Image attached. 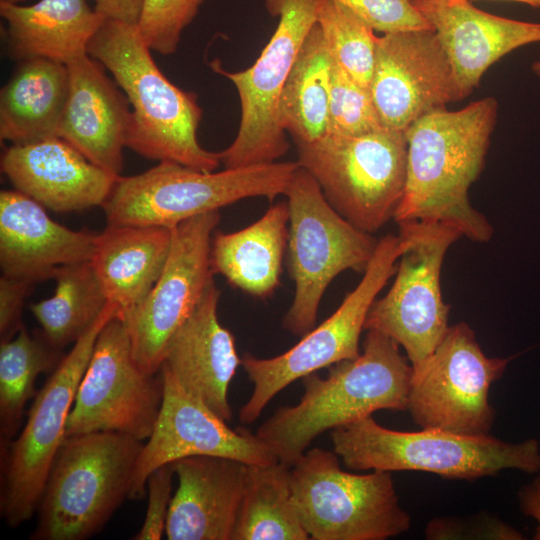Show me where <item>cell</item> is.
Returning a JSON list of instances; mask_svg holds the SVG:
<instances>
[{
    "label": "cell",
    "instance_id": "13",
    "mask_svg": "<svg viewBox=\"0 0 540 540\" xmlns=\"http://www.w3.org/2000/svg\"><path fill=\"white\" fill-rule=\"evenodd\" d=\"M278 24L255 63L248 69L227 72L212 65L235 86L241 120L233 142L219 152L224 168L276 162L289 149L279 123L282 90L297 54L316 24L317 0H264Z\"/></svg>",
    "mask_w": 540,
    "mask_h": 540
},
{
    "label": "cell",
    "instance_id": "8",
    "mask_svg": "<svg viewBox=\"0 0 540 540\" xmlns=\"http://www.w3.org/2000/svg\"><path fill=\"white\" fill-rule=\"evenodd\" d=\"M285 196L289 208L288 265L295 292L283 328L302 337L315 327L330 283L346 270L364 273L378 240L342 217L316 180L300 166Z\"/></svg>",
    "mask_w": 540,
    "mask_h": 540
},
{
    "label": "cell",
    "instance_id": "3",
    "mask_svg": "<svg viewBox=\"0 0 540 540\" xmlns=\"http://www.w3.org/2000/svg\"><path fill=\"white\" fill-rule=\"evenodd\" d=\"M137 25L105 19L88 54L108 70L132 107L125 145L151 160L211 172L219 153L197 137L202 109L197 95L174 85L155 63Z\"/></svg>",
    "mask_w": 540,
    "mask_h": 540
},
{
    "label": "cell",
    "instance_id": "39",
    "mask_svg": "<svg viewBox=\"0 0 540 540\" xmlns=\"http://www.w3.org/2000/svg\"><path fill=\"white\" fill-rule=\"evenodd\" d=\"M34 283L2 275L0 278V339L13 338L22 328L21 314L24 302Z\"/></svg>",
    "mask_w": 540,
    "mask_h": 540
},
{
    "label": "cell",
    "instance_id": "32",
    "mask_svg": "<svg viewBox=\"0 0 540 540\" xmlns=\"http://www.w3.org/2000/svg\"><path fill=\"white\" fill-rule=\"evenodd\" d=\"M59 349L42 336L31 335L22 326L0 345V443L4 454L15 436L27 401L35 396V381L41 373L60 363Z\"/></svg>",
    "mask_w": 540,
    "mask_h": 540
},
{
    "label": "cell",
    "instance_id": "42",
    "mask_svg": "<svg viewBox=\"0 0 540 540\" xmlns=\"http://www.w3.org/2000/svg\"><path fill=\"white\" fill-rule=\"evenodd\" d=\"M468 1H472V0H468ZM508 1L523 3L533 8L540 9V0H508Z\"/></svg>",
    "mask_w": 540,
    "mask_h": 540
},
{
    "label": "cell",
    "instance_id": "22",
    "mask_svg": "<svg viewBox=\"0 0 540 540\" xmlns=\"http://www.w3.org/2000/svg\"><path fill=\"white\" fill-rule=\"evenodd\" d=\"M97 234L52 220L44 207L17 190L0 193L2 275L38 283L64 267L90 261Z\"/></svg>",
    "mask_w": 540,
    "mask_h": 540
},
{
    "label": "cell",
    "instance_id": "9",
    "mask_svg": "<svg viewBox=\"0 0 540 540\" xmlns=\"http://www.w3.org/2000/svg\"><path fill=\"white\" fill-rule=\"evenodd\" d=\"M291 489L311 540H386L411 526L391 472H346L335 452L307 450L291 467Z\"/></svg>",
    "mask_w": 540,
    "mask_h": 540
},
{
    "label": "cell",
    "instance_id": "25",
    "mask_svg": "<svg viewBox=\"0 0 540 540\" xmlns=\"http://www.w3.org/2000/svg\"><path fill=\"white\" fill-rule=\"evenodd\" d=\"M0 14L7 23L12 59L44 58L65 65L88 53L106 19L87 0H39L32 5L0 1Z\"/></svg>",
    "mask_w": 540,
    "mask_h": 540
},
{
    "label": "cell",
    "instance_id": "14",
    "mask_svg": "<svg viewBox=\"0 0 540 540\" xmlns=\"http://www.w3.org/2000/svg\"><path fill=\"white\" fill-rule=\"evenodd\" d=\"M508 362L485 355L466 322L449 326L431 356L413 370L407 406L413 421L456 434H489L496 417L490 387Z\"/></svg>",
    "mask_w": 540,
    "mask_h": 540
},
{
    "label": "cell",
    "instance_id": "33",
    "mask_svg": "<svg viewBox=\"0 0 540 540\" xmlns=\"http://www.w3.org/2000/svg\"><path fill=\"white\" fill-rule=\"evenodd\" d=\"M316 24L333 61L369 87L377 39L374 30L335 0H317Z\"/></svg>",
    "mask_w": 540,
    "mask_h": 540
},
{
    "label": "cell",
    "instance_id": "29",
    "mask_svg": "<svg viewBox=\"0 0 540 540\" xmlns=\"http://www.w3.org/2000/svg\"><path fill=\"white\" fill-rule=\"evenodd\" d=\"M333 59L320 27L306 36L279 102V123L295 143L327 133Z\"/></svg>",
    "mask_w": 540,
    "mask_h": 540
},
{
    "label": "cell",
    "instance_id": "12",
    "mask_svg": "<svg viewBox=\"0 0 540 540\" xmlns=\"http://www.w3.org/2000/svg\"><path fill=\"white\" fill-rule=\"evenodd\" d=\"M400 254L398 235L390 233L378 239L361 281L327 319L282 354L271 358L250 353L242 356L241 366L253 383V390L240 409L241 423L255 422L272 398L297 379L359 356L360 336L369 310L395 274Z\"/></svg>",
    "mask_w": 540,
    "mask_h": 540
},
{
    "label": "cell",
    "instance_id": "20",
    "mask_svg": "<svg viewBox=\"0 0 540 540\" xmlns=\"http://www.w3.org/2000/svg\"><path fill=\"white\" fill-rule=\"evenodd\" d=\"M1 171L15 190L60 213L102 207L118 178L60 137L11 145Z\"/></svg>",
    "mask_w": 540,
    "mask_h": 540
},
{
    "label": "cell",
    "instance_id": "41",
    "mask_svg": "<svg viewBox=\"0 0 540 540\" xmlns=\"http://www.w3.org/2000/svg\"><path fill=\"white\" fill-rule=\"evenodd\" d=\"M517 500L522 514L536 521L533 539L540 540V469L531 482L519 488Z\"/></svg>",
    "mask_w": 540,
    "mask_h": 540
},
{
    "label": "cell",
    "instance_id": "24",
    "mask_svg": "<svg viewBox=\"0 0 540 540\" xmlns=\"http://www.w3.org/2000/svg\"><path fill=\"white\" fill-rule=\"evenodd\" d=\"M178 479L165 535L169 540H231L245 482L246 464L196 455L173 462Z\"/></svg>",
    "mask_w": 540,
    "mask_h": 540
},
{
    "label": "cell",
    "instance_id": "38",
    "mask_svg": "<svg viewBox=\"0 0 540 540\" xmlns=\"http://www.w3.org/2000/svg\"><path fill=\"white\" fill-rule=\"evenodd\" d=\"M175 475L173 462L154 470L147 478L148 506L135 540H159L165 534Z\"/></svg>",
    "mask_w": 540,
    "mask_h": 540
},
{
    "label": "cell",
    "instance_id": "21",
    "mask_svg": "<svg viewBox=\"0 0 540 540\" xmlns=\"http://www.w3.org/2000/svg\"><path fill=\"white\" fill-rule=\"evenodd\" d=\"M68 94L58 128L88 160L121 175L130 103L106 68L88 53L68 64Z\"/></svg>",
    "mask_w": 540,
    "mask_h": 540
},
{
    "label": "cell",
    "instance_id": "2",
    "mask_svg": "<svg viewBox=\"0 0 540 540\" xmlns=\"http://www.w3.org/2000/svg\"><path fill=\"white\" fill-rule=\"evenodd\" d=\"M413 367L390 337L367 330L363 350L354 359L302 378L304 394L293 406L281 407L256 435L292 467L313 440L327 430L372 416L378 410H407Z\"/></svg>",
    "mask_w": 540,
    "mask_h": 540
},
{
    "label": "cell",
    "instance_id": "26",
    "mask_svg": "<svg viewBox=\"0 0 540 540\" xmlns=\"http://www.w3.org/2000/svg\"><path fill=\"white\" fill-rule=\"evenodd\" d=\"M170 228L107 225L96 235L92 266L108 300L123 318L146 298L166 264Z\"/></svg>",
    "mask_w": 540,
    "mask_h": 540
},
{
    "label": "cell",
    "instance_id": "4",
    "mask_svg": "<svg viewBox=\"0 0 540 540\" xmlns=\"http://www.w3.org/2000/svg\"><path fill=\"white\" fill-rule=\"evenodd\" d=\"M334 452L348 469L418 471L449 480L475 481L515 469H540L537 439L508 442L489 434L463 435L436 428L396 431L372 416L331 430Z\"/></svg>",
    "mask_w": 540,
    "mask_h": 540
},
{
    "label": "cell",
    "instance_id": "18",
    "mask_svg": "<svg viewBox=\"0 0 540 540\" xmlns=\"http://www.w3.org/2000/svg\"><path fill=\"white\" fill-rule=\"evenodd\" d=\"M369 88L382 126L399 132L456 102L451 65L433 29L377 36Z\"/></svg>",
    "mask_w": 540,
    "mask_h": 540
},
{
    "label": "cell",
    "instance_id": "19",
    "mask_svg": "<svg viewBox=\"0 0 540 540\" xmlns=\"http://www.w3.org/2000/svg\"><path fill=\"white\" fill-rule=\"evenodd\" d=\"M451 65L456 101L473 93L484 73L513 50L540 42V23L482 11L468 0H412Z\"/></svg>",
    "mask_w": 540,
    "mask_h": 540
},
{
    "label": "cell",
    "instance_id": "16",
    "mask_svg": "<svg viewBox=\"0 0 540 540\" xmlns=\"http://www.w3.org/2000/svg\"><path fill=\"white\" fill-rule=\"evenodd\" d=\"M219 221V210H215L171 228V247L159 279L142 303L120 318L133 356L148 374L159 373L170 341L213 280L210 250Z\"/></svg>",
    "mask_w": 540,
    "mask_h": 540
},
{
    "label": "cell",
    "instance_id": "31",
    "mask_svg": "<svg viewBox=\"0 0 540 540\" xmlns=\"http://www.w3.org/2000/svg\"><path fill=\"white\" fill-rule=\"evenodd\" d=\"M54 294L30 305L43 338L60 349L74 344L109 302L91 261L62 268L54 277Z\"/></svg>",
    "mask_w": 540,
    "mask_h": 540
},
{
    "label": "cell",
    "instance_id": "37",
    "mask_svg": "<svg viewBox=\"0 0 540 540\" xmlns=\"http://www.w3.org/2000/svg\"><path fill=\"white\" fill-rule=\"evenodd\" d=\"M383 34L432 29L412 0H335Z\"/></svg>",
    "mask_w": 540,
    "mask_h": 540
},
{
    "label": "cell",
    "instance_id": "43",
    "mask_svg": "<svg viewBox=\"0 0 540 540\" xmlns=\"http://www.w3.org/2000/svg\"><path fill=\"white\" fill-rule=\"evenodd\" d=\"M532 71L534 74L540 78V60L535 61L531 66Z\"/></svg>",
    "mask_w": 540,
    "mask_h": 540
},
{
    "label": "cell",
    "instance_id": "1",
    "mask_svg": "<svg viewBox=\"0 0 540 540\" xmlns=\"http://www.w3.org/2000/svg\"><path fill=\"white\" fill-rule=\"evenodd\" d=\"M493 97L462 109L432 110L405 130L407 175L394 220L442 222L475 242H488L494 229L470 203L468 190L480 176L496 126Z\"/></svg>",
    "mask_w": 540,
    "mask_h": 540
},
{
    "label": "cell",
    "instance_id": "28",
    "mask_svg": "<svg viewBox=\"0 0 540 540\" xmlns=\"http://www.w3.org/2000/svg\"><path fill=\"white\" fill-rule=\"evenodd\" d=\"M65 64L32 58L20 61L0 92V138L12 145L58 137L68 94Z\"/></svg>",
    "mask_w": 540,
    "mask_h": 540
},
{
    "label": "cell",
    "instance_id": "30",
    "mask_svg": "<svg viewBox=\"0 0 540 540\" xmlns=\"http://www.w3.org/2000/svg\"><path fill=\"white\" fill-rule=\"evenodd\" d=\"M295 507L291 467L277 461L246 464L242 499L231 540H308Z\"/></svg>",
    "mask_w": 540,
    "mask_h": 540
},
{
    "label": "cell",
    "instance_id": "5",
    "mask_svg": "<svg viewBox=\"0 0 540 540\" xmlns=\"http://www.w3.org/2000/svg\"><path fill=\"white\" fill-rule=\"evenodd\" d=\"M142 441L117 432L66 437L37 507L34 540H85L129 498Z\"/></svg>",
    "mask_w": 540,
    "mask_h": 540
},
{
    "label": "cell",
    "instance_id": "35",
    "mask_svg": "<svg viewBox=\"0 0 540 540\" xmlns=\"http://www.w3.org/2000/svg\"><path fill=\"white\" fill-rule=\"evenodd\" d=\"M204 0H144L138 30L152 51L173 54Z\"/></svg>",
    "mask_w": 540,
    "mask_h": 540
},
{
    "label": "cell",
    "instance_id": "44",
    "mask_svg": "<svg viewBox=\"0 0 540 540\" xmlns=\"http://www.w3.org/2000/svg\"><path fill=\"white\" fill-rule=\"evenodd\" d=\"M0 1L10 2V3H19L23 0H0Z\"/></svg>",
    "mask_w": 540,
    "mask_h": 540
},
{
    "label": "cell",
    "instance_id": "11",
    "mask_svg": "<svg viewBox=\"0 0 540 540\" xmlns=\"http://www.w3.org/2000/svg\"><path fill=\"white\" fill-rule=\"evenodd\" d=\"M401 254L388 292L375 300L364 330L378 331L401 346L413 370L431 356L449 325L450 306L441 291V269L449 247L463 235L442 222L398 223Z\"/></svg>",
    "mask_w": 540,
    "mask_h": 540
},
{
    "label": "cell",
    "instance_id": "15",
    "mask_svg": "<svg viewBox=\"0 0 540 540\" xmlns=\"http://www.w3.org/2000/svg\"><path fill=\"white\" fill-rule=\"evenodd\" d=\"M163 379L137 364L125 323L113 317L100 331L66 424V437L117 432L143 441L157 421Z\"/></svg>",
    "mask_w": 540,
    "mask_h": 540
},
{
    "label": "cell",
    "instance_id": "23",
    "mask_svg": "<svg viewBox=\"0 0 540 540\" xmlns=\"http://www.w3.org/2000/svg\"><path fill=\"white\" fill-rule=\"evenodd\" d=\"M220 291L214 279L192 314L176 332L160 370L225 421L232 418L230 383L241 365L232 333L217 315Z\"/></svg>",
    "mask_w": 540,
    "mask_h": 540
},
{
    "label": "cell",
    "instance_id": "17",
    "mask_svg": "<svg viewBox=\"0 0 540 540\" xmlns=\"http://www.w3.org/2000/svg\"><path fill=\"white\" fill-rule=\"evenodd\" d=\"M163 379V401L154 429L138 456L130 499L146 494L148 476L178 459L210 455L249 465L279 461L270 448L246 428L231 429L224 419L187 392L169 373Z\"/></svg>",
    "mask_w": 540,
    "mask_h": 540
},
{
    "label": "cell",
    "instance_id": "7",
    "mask_svg": "<svg viewBox=\"0 0 540 540\" xmlns=\"http://www.w3.org/2000/svg\"><path fill=\"white\" fill-rule=\"evenodd\" d=\"M295 144L299 166L348 222L373 234L394 219L407 175L404 132L383 128L356 136L326 133Z\"/></svg>",
    "mask_w": 540,
    "mask_h": 540
},
{
    "label": "cell",
    "instance_id": "10",
    "mask_svg": "<svg viewBox=\"0 0 540 540\" xmlns=\"http://www.w3.org/2000/svg\"><path fill=\"white\" fill-rule=\"evenodd\" d=\"M118 312V307L109 301L63 356L35 395L19 436L4 453L0 511L12 528L28 521L37 511L49 471L66 438L67 419L96 339Z\"/></svg>",
    "mask_w": 540,
    "mask_h": 540
},
{
    "label": "cell",
    "instance_id": "27",
    "mask_svg": "<svg viewBox=\"0 0 540 540\" xmlns=\"http://www.w3.org/2000/svg\"><path fill=\"white\" fill-rule=\"evenodd\" d=\"M288 235L287 201L272 205L243 229L215 233L210 250L213 274L251 296L269 297L280 284Z\"/></svg>",
    "mask_w": 540,
    "mask_h": 540
},
{
    "label": "cell",
    "instance_id": "36",
    "mask_svg": "<svg viewBox=\"0 0 540 540\" xmlns=\"http://www.w3.org/2000/svg\"><path fill=\"white\" fill-rule=\"evenodd\" d=\"M429 540H523L522 532L498 516L479 512L463 517H440L430 520L425 528Z\"/></svg>",
    "mask_w": 540,
    "mask_h": 540
},
{
    "label": "cell",
    "instance_id": "40",
    "mask_svg": "<svg viewBox=\"0 0 540 540\" xmlns=\"http://www.w3.org/2000/svg\"><path fill=\"white\" fill-rule=\"evenodd\" d=\"M94 8L106 19L137 25L144 0H94Z\"/></svg>",
    "mask_w": 540,
    "mask_h": 540
},
{
    "label": "cell",
    "instance_id": "34",
    "mask_svg": "<svg viewBox=\"0 0 540 540\" xmlns=\"http://www.w3.org/2000/svg\"><path fill=\"white\" fill-rule=\"evenodd\" d=\"M383 128L370 88L333 61L327 133L356 136Z\"/></svg>",
    "mask_w": 540,
    "mask_h": 540
},
{
    "label": "cell",
    "instance_id": "6",
    "mask_svg": "<svg viewBox=\"0 0 540 540\" xmlns=\"http://www.w3.org/2000/svg\"><path fill=\"white\" fill-rule=\"evenodd\" d=\"M297 161L205 172L171 161L132 176H118L102 208L107 225L173 228L243 199L272 201L285 192Z\"/></svg>",
    "mask_w": 540,
    "mask_h": 540
}]
</instances>
